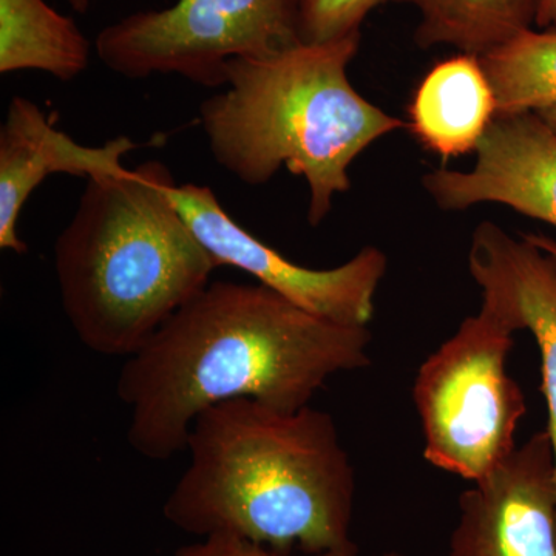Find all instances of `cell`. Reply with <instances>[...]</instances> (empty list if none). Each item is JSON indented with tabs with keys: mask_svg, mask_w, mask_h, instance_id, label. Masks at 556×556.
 Wrapping results in <instances>:
<instances>
[{
	"mask_svg": "<svg viewBox=\"0 0 556 556\" xmlns=\"http://www.w3.org/2000/svg\"><path fill=\"white\" fill-rule=\"evenodd\" d=\"M371 340L368 327L316 316L263 285L211 281L121 367L127 442L163 463L186 452L197 417L222 402L306 407L329 379L368 367Z\"/></svg>",
	"mask_w": 556,
	"mask_h": 556,
	"instance_id": "6da1fadb",
	"label": "cell"
},
{
	"mask_svg": "<svg viewBox=\"0 0 556 556\" xmlns=\"http://www.w3.org/2000/svg\"><path fill=\"white\" fill-rule=\"evenodd\" d=\"M186 452L163 506L181 532L230 533L283 556H358L356 471L329 413L222 402L197 417Z\"/></svg>",
	"mask_w": 556,
	"mask_h": 556,
	"instance_id": "7a4b0ae2",
	"label": "cell"
},
{
	"mask_svg": "<svg viewBox=\"0 0 556 556\" xmlns=\"http://www.w3.org/2000/svg\"><path fill=\"white\" fill-rule=\"evenodd\" d=\"M160 161L87 179L54 241L62 308L93 353L129 357L211 283L214 260L172 200Z\"/></svg>",
	"mask_w": 556,
	"mask_h": 556,
	"instance_id": "3957f363",
	"label": "cell"
},
{
	"mask_svg": "<svg viewBox=\"0 0 556 556\" xmlns=\"http://www.w3.org/2000/svg\"><path fill=\"white\" fill-rule=\"evenodd\" d=\"M361 38L300 42L269 56L230 61L228 89L200 108L215 163L241 182L266 185L283 166L306 179L314 228L328 217L334 197L351 189L354 160L405 127L348 78Z\"/></svg>",
	"mask_w": 556,
	"mask_h": 556,
	"instance_id": "277c9868",
	"label": "cell"
},
{
	"mask_svg": "<svg viewBox=\"0 0 556 556\" xmlns=\"http://www.w3.org/2000/svg\"><path fill=\"white\" fill-rule=\"evenodd\" d=\"M514 334L481 308L417 369L413 401L431 466L475 484L518 448L527 404L507 371Z\"/></svg>",
	"mask_w": 556,
	"mask_h": 556,
	"instance_id": "5b68a950",
	"label": "cell"
},
{
	"mask_svg": "<svg viewBox=\"0 0 556 556\" xmlns=\"http://www.w3.org/2000/svg\"><path fill=\"white\" fill-rule=\"evenodd\" d=\"M300 42L298 0H178L102 28L94 51L124 78L178 75L214 89L225 86L230 61Z\"/></svg>",
	"mask_w": 556,
	"mask_h": 556,
	"instance_id": "8992f818",
	"label": "cell"
},
{
	"mask_svg": "<svg viewBox=\"0 0 556 556\" xmlns=\"http://www.w3.org/2000/svg\"><path fill=\"white\" fill-rule=\"evenodd\" d=\"M170 195L217 268L243 270L255 283L336 324L368 327L388 269L387 255L379 248H362L336 268H305L240 226L207 186L175 185Z\"/></svg>",
	"mask_w": 556,
	"mask_h": 556,
	"instance_id": "52a82bcc",
	"label": "cell"
},
{
	"mask_svg": "<svg viewBox=\"0 0 556 556\" xmlns=\"http://www.w3.org/2000/svg\"><path fill=\"white\" fill-rule=\"evenodd\" d=\"M447 556H556V467L547 430L459 496Z\"/></svg>",
	"mask_w": 556,
	"mask_h": 556,
	"instance_id": "ba28073f",
	"label": "cell"
},
{
	"mask_svg": "<svg viewBox=\"0 0 556 556\" xmlns=\"http://www.w3.org/2000/svg\"><path fill=\"white\" fill-rule=\"evenodd\" d=\"M468 170L437 169L422 186L442 211L503 204L556 228V135L535 112L496 115Z\"/></svg>",
	"mask_w": 556,
	"mask_h": 556,
	"instance_id": "9c48e42d",
	"label": "cell"
},
{
	"mask_svg": "<svg viewBox=\"0 0 556 556\" xmlns=\"http://www.w3.org/2000/svg\"><path fill=\"white\" fill-rule=\"evenodd\" d=\"M468 270L482 289L481 308L536 340L556 467V260L526 233L515 239L496 223L482 222L471 237Z\"/></svg>",
	"mask_w": 556,
	"mask_h": 556,
	"instance_id": "30bf717a",
	"label": "cell"
},
{
	"mask_svg": "<svg viewBox=\"0 0 556 556\" xmlns=\"http://www.w3.org/2000/svg\"><path fill=\"white\" fill-rule=\"evenodd\" d=\"M137 142L110 139L98 148L78 144L56 129L36 102L14 97L0 127V249L25 254L27 243L17 232L21 212L43 179L65 174L87 179L126 169L123 159Z\"/></svg>",
	"mask_w": 556,
	"mask_h": 556,
	"instance_id": "8fae6325",
	"label": "cell"
},
{
	"mask_svg": "<svg viewBox=\"0 0 556 556\" xmlns=\"http://www.w3.org/2000/svg\"><path fill=\"white\" fill-rule=\"evenodd\" d=\"M497 115L495 91L481 60L459 53L424 76L409 104V129L444 160L477 152Z\"/></svg>",
	"mask_w": 556,
	"mask_h": 556,
	"instance_id": "7c38bea8",
	"label": "cell"
},
{
	"mask_svg": "<svg viewBox=\"0 0 556 556\" xmlns=\"http://www.w3.org/2000/svg\"><path fill=\"white\" fill-rule=\"evenodd\" d=\"M90 40L46 0H0V73L38 70L72 80L89 67Z\"/></svg>",
	"mask_w": 556,
	"mask_h": 556,
	"instance_id": "4fadbf2b",
	"label": "cell"
},
{
	"mask_svg": "<svg viewBox=\"0 0 556 556\" xmlns=\"http://www.w3.org/2000/svg\"><path fill=\"white\" fill-rule=\"evenodd\" d=\"M419 11L420 49L452 47L484 56L535 28L541 0H390Z\"/></svg>",
	"mask_w": 556,
	"mask_h": 556,
	"instance_id": "5bb4252c",
	"label": "cell"
},
{
	"mask_svg": "<svg viewBox=\"0 0 556 556\" xmlns=\"http://www.w3.org/2000/svg\"><path fill=\"white\" fill-rule=\"evenodd\" d=\"M479 60L495 91L497 115L556 104V31L532 28Z\"/></svg>",
	"mask_w": 556,
	"mask_h": 556,
	"instance_id": "9a60e30c",
	"label": "cell"
},
{
	"mask_svg": "<svg viewBox=\"0 0 556 556\" xmlns=\"http://www.w3.org/2000/svg\"><path fill=\"white\" fill-rule=\"evenodd\" d=\"M390 0H298L299 36L305 43L362 35L372 10Z\"/></svg>",
	"mask_w": 556,
	"mask_h": 556,
	"instance_id": "2e32d148",
	"label": "cell"
},
{
	"mask_svg": "<svg viewBox=\"0 0 556 556\" xmlns=\"http://www.w3.org/2000/svg\"><path fill=\"white\" fill-rule=\"evenodd\" d=\"M174 556H283L269 551L262 544L252 543L247 538L230 535V533H214L200 538L195 543L178 547ZM380 556H405L397 552Z\"/></svg>",
	"mask_w": 556,
	"mask_h": 556,
	"instance_id": "e0dca14e",
	"label": "cell"
},
{
	"mask_svg": "<svg viewBox=\"0 0 556 556\" xmlns=\"http://www.w3.org/2000/svg\"><path fill=\"white\" fill-rule=\"evenodd\" d=\"M535 27L556 31V0H541Z\"/></svg>",
	"mask_w": 556,
	"mask_h": 556,
	"instance_id": "ac0fdd59",
	"label": "cell"
},
{
	"mask_svg": "<svg viewBox=\"0 0 556 556\" xmlns=\"http://www.w3.org/2000/svg\"><path fill=\"white\" fill-rule=\"evenodd\" d=\"M526 236L533 244H536L538 248L543 249L544 252L556 260V240L541 236V233H526Z\"/></svg>",
	"mask_w": 556,
	"mask_h": 556,
	"instance_id": "d6986e66",
	"label": "cell"
},
{
	"mask_svg": "<svg viewBox=\"0 0 556 556\" xmlns=\"http://www.w3.org/2000/svg\"><path fill=\"white\" fill-rule=\"evenodd\" d=\"M535 113H538V116H540L556 135V104L538 110Z\"/></svg>",
	"mask_w": 556,
	"mask_h": 556,
	"instance_id": "ffe728a7",
	"label": "cell"
},
{
	"mask_svg": "<svg viewBox=\"0 0 556 556\" xmlns=\"http://www.w3.org/2000/svg\"><path fill=\"white\" fill-rule=\"evenodd\" d=\"M65 2H67L73 10L78 11V13H87L93 0H65Z\"/></svg>",
	"mask_w": 556,
	"mask_h": 556,
	"instance_id": "44dd1931",
	"label": "cell"
}]
</instances>
